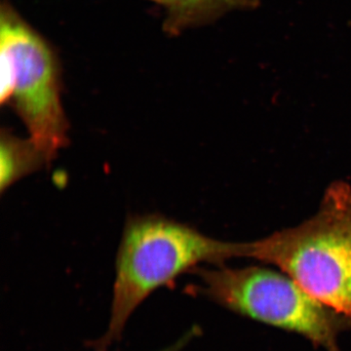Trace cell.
<instances>
[{
	"mask_svg": "<svg viewBox=\"0 0 351 351\" xmlns=\"http://www.w3.org/2000/svg\"><path fill=\"white\" fill-rule=\"evenodd\" d=\"M164 10L162 29L170 38L216 22L226 14L258 8L260 0H147Z\"/></svg>",
	"mask_w": 351,
	"mask_h": 351,
	"instance_id": "5",
	"label": "cell"
},
{
	"mask_svg": "<svg viewBox=\"0 0 351 351\" xmlns=\"http://www.w3.org/2000/svg\"><path fill=\"white\" fill-rule=\"evenodd\" d=\"M50 163L31 138H21L8 129L0 134V191L5 193L23 178Z\"/></svg>",
	"mask_w": 351,
	"mask_h": 351,
	"instance_id": "6",
	"label": "cell"
},
{
	"mask_svg": "<svg viewBox=\"0 0 351 351\" xmlns=\"http://www.w3.org/2000/svg\"><path fill=\"white\" fill-rule=\"evenodd\" d=\"M237 258L276 265L351 326V186L335 181L311 218L251 242H235Z\"/></svg>",
	"mask_w": 351,
	"mask_h": 351,
	"instance_id": "2",
	"label": "cell"
},
{
	"mask_svg": "<svg viewBox=\"0 0 351 351\" xmlns=\"http://www.w3.org/2000/svg\"><path fill=\"white\" fill-rule=\"evenodd\" d=\"M196 331H197V328H193L191 331L186 332L184 336L182 337L181 339H178L177 341H175L173 345H170L167 346V348H163L160 351H182L186 348V346L189 345V341H191L195 336H196Z\"/></svg>",
	"mask_w": 351,
	"mask_h": 351,
	"instance_id": "7",
	"label": "cell"
},
{
	"mask_svg": "<svg viewBox=\"0 0 351 351\" xmlns=\"http://www.w3.org/2000/svg\"><path fill=\"white\" fill-rule=\"evenodd\" d=\"M1 105L10 106L50 163L69 144L63 68L56 48L21 15L0 3Z\"/></svg>",
	"mask_w": 351,
	"mask_h": 351,
	"instance_id": "3",
	"label": "cell"
},
{
	"mask_svg": "<svg viewBox=\"0 0 351 351\" xmlns=\"http://www.w3.org/2000/svg\"><path fill=\"white\" fill-rule=\"evenodd\" d=\"M235 258V242L203 234L160 214L128 218L115 262L110 321L93 351H108L123 336L136 309L159 288L202 263L221 265Z\"/></svg>",
	"mask_w": 351,
	"mask_h": 351,
	"instance_id": "1",
	"label": "cell"
},
{
	"mask_svg": "<svg viewBox=\"0 0 351 351\" xmlns=\"http://www.w3.org/2000/svg\"><path fill=\"white\" fill-rule=\"evenodd\" d=\"M197 267L193 291L232 313L295 332L325 351H341L339 335L351 328L341 314L314 299L294 279L267 267Z\"/></svg>",
	"mask_w": 351,
	"mask_h": 351,
	"instance_id": "4",
	"label": "cell"
}]
</instances>
